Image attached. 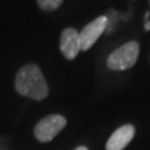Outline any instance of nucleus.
Segmentation results:
<instances>
[{"mask_svg": "<svg viewBox=\"0 0 150 150\" xmlns=\"http://www.w3.org/2000/svg\"><path fill=\"white\" fill-rule=\"evenodd\" d=\"M139 56V44L137 41H129L112 51L108 58V68L112 70H125L137 63Z\"/></svg>", "mask_w": 150, "mask_h": 150, "instance_id": "2", "label": "nucleus"}, {"mask_svg": "<svg viewBox=\"0 0 150 150\" xmlns=\"http://www.w3.org/2000/svg\"><path fill=\"white\" fill-rule=\"evenodd\" d=\"M145 30H150V20L145 23Z\"/></svg>", "mask_w": 150, "mask_h": 150, "instance_id": "8", "label": "nucleus"}, {"mask_svg": "<svg viewBox=\"0 0 150 150\" xmlns=\"http://www.w3.org/2000/svg\"><path fill=\"white\" fill-rule=\"evenodd\" d=\"M15 89L20 95L34 100H43L49 94L44 75L35 64H26L19 70L15 76Z\"/></svg>", "mask_w": 150, "mask_h": 150, "instance_id": "1", "label": "nucleus"}, {"mask_svg": "<svg viewBox=\"0 0 150 150\" xmlns=\"http://www.w3.org/2000/svg\"><path fill=\"white\" fill-rule=\"evenodd\" d=\"M60 50L68 60H73L80 53V40L79 33L73 28L64 29L60 35Z\"/></svg>", "mask_w": 150, "mask_h": 150, "instance_id": "5", "label": "nucleus"}, {"mask_svg": "<svg viewBox=\"0 0 150 150\" xmlns=\"http://www.w3.org/2000/svg\"><path fill=\"white\" fill-rule=\"evenodd\" d=\"M135 134L133 125H123L116 129L106 143V150H123L128 145Z\"/></svg>", "mask_w": 150, "mask_h": 150, "instance_id": "6", "label": "nucleus"}, {"mask_svg": "<svg viewBox=\"0 0 150 150\" xmlns=\"http://www.w3.org/2000/svg\"><path fill=\"white\" fill-rule=\"evenodd\" d=\"M75 150H88V148H85V146H79V148H76Z\"/></svg>", "mask_w": 150, "mask_h": 150, "instance_id": "9", "label": "nucleus"}, {"mask_svg": "<svg viewBox=\"0 0 150 150\" xmlns=\"http://www.w3.org/2000/svg\"><path fill=\"white\" fill-rule=\"evenodd\" d=\"M38 5L41 10L44 11H53L55 9H58L64 0H36Z\"/></svg>", "mask_w": 150, "mask_h": 150, "instance_id": "7", "label": "nucleus"}, {"mask_svg": "<svg viewBox=\"0 0 150 150\" xmlns=\"http://www.w3.org/2000/svg\"><path fill=\"white\" fill-rule=\"evenodd\" d=\"M106 25H108V18L103 15L84 26V29L79 33L80 49L81 50L90 49L94 45V43L99 39V36L104 33Z\"/></svg>", "mask_w": 150, "mask_h": 150, "instance_id": "4", "label": "nucleus"}, {"mask_svg": "<svg viewBox=\"0 0 150 150\" xmlns=\"http://www.w3.org/2000/svg\"><path fill=\"white\" fill-rule=\"evenodd\" d=\"M67 125V119L62 115L53 114L41 119L34 129L35 138L41 143H48L53 140Z\"/></svg>", "mask_w": 150, "mask_h": 150, "instance_id": "3", "label": "nucleus"}]
</instances>
